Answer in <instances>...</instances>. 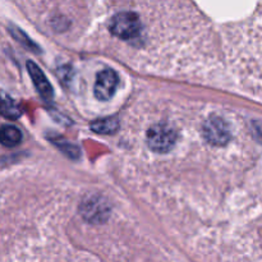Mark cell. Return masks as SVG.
<instances>
[{"mask_svg":"<svg viewBox=\"0 0 262 262\" xmlns=\"http://www.w3.org/2000/svg\"><path fill=\"white\" fill-rule=\"evenodd\" d=\"M204 136L211 145L223 146L230 140L229 125L222 118L211 117L205 122Z\"/></svg>","mask_w":262,"mask_h":262,"instance_id":"cell-3","label":"cell"},{"mask_svg":"<svg viewBox=\"0 0 262 262\" xmlns=\"http://www.w3.org/2000/svg\"><path fill=\"white\" fill-rule=\"evenodd\" d=\"M2 114L8 119H17L20 115V110L18 105L10 97L3 95L2 100Z\"/></svg>","mask_w":262,"mask_h":262,"instance_id":"cell-9","label":"cell"},{"mask_svg":"<svg viewBox=\"0 0 262 262\" xmlns=\"http://www.w3.org/2000/svg\"><path fill=\"white\" fill-rule=\"evenodd\" d=\"M22 141V133L17 127L10 124L3 125L2 128V142L7 147H14Z\"/></svg>","mask_w":262,"mask_h":262,"instance_id":"cell-7","label":"cell"},{"mask_svg":"<svg viewBox=\"0 0 262 262\" xmlns=\"http://www.w3.org/2000/svg\"><path fill=\"white\" fill-rule=\"evenodd\" d=\"M119 83V77L112 69H106L97 74L95 83V96L101 101H107L113 97Z\"/></svg>","mask_w":262,"mask_h":262,"instance_id":"cell-4","label":"cell"},{"mask_svg":"<svg viewBox=\"0 0 262 262\" xmlns=\"http://www.w3.org/2000/svg\"><path fill=\"white\" fill-rule=\"evenodd\" d=\"M27 69L31 78H32L36 90L38 91V94H40L45 100H51V97H53V87L49 83L48 78L45 77L43 72L41 71V69L38 68L37 64H35L33 61H28Z\"/></svg>","mask_w":262,"mask_h":262,"instance_id":"cell-5","label":"cell"},{"mask_svg":"<svg viewBox=\"0 0 262 262\" xmlns=\"http://www.w3.org/2000/svg\"><path fill=\"white\" fill-rule=\"evenodd\" d=\"M118 127H119V123L115 118H104L91 124V129L99 135H112L118 129Z\"/></svg>","mask_w":262,"mask_h":262,"instance_id":"cell-8","label":"cell"},{"mask_svg":"<svg viewBox=\"0 0 262 262\" xmlns=\"http://www.w3.org/2000/svg\"><path fill=\"white\" fill-rule=\"evenodd\" d=\"M109 30L115 37L122 40H133L141 35L142 22L140 15L130 10L119 12L110 19Z\"/></svg>","mask_w":262,"mask_h":262,"instance_id":"cell-1","label":"cell"},{"mask_svg":"<svg viewBox=\"0 0 262 262\" xmlns=\"http://www.w3.org/2000/svg\"><path fill=\"white\" fill-rule=\"evenodd\" d=\"M83 216L90 222H101L107 216V206L102 200L91 199L86 201L82 207Z\"/></svg>","mask_w":262,"mask_h":262,"instance_id":"cell-6","label":"cell"},{"mask_svg":"<svg viewBox=\"0 0 262 262\" xmlns=\"http://www.w3.org/2000/svg\"><path fill=\"white\" fill-rule=\"evenodd\" d=\"M176 143V132L168 124H155L147 132V145L155 152H169Z\"/></svg>","mask_w":262,"mask_h":262,"instance_id":"cell-2","label":"cell"}]
</instances>
